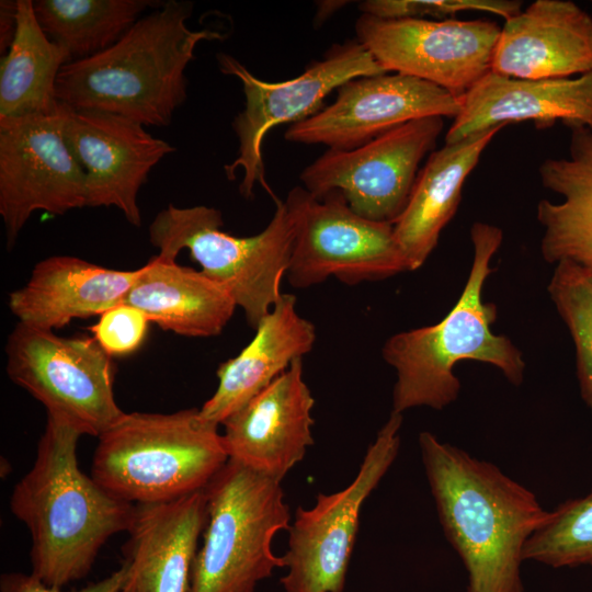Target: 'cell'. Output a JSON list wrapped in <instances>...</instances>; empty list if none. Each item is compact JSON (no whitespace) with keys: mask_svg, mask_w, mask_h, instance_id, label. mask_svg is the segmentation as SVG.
Listing matches in <instances>:
<instances>
[{"mask_svg":"<svg viewBox=\"0 0 592 592\" xmlns=\"http://www.w3.org/2000/svg\"><path fill=\"white\" fill-rule=\"evenodd\" d=\"M150 320L138 308L122 303L100 315L90 330L111 356L135 352L144 342Z\"/></svg>","mask_w":592,"mask_h":592,"instance_id":"31","label":"cell"},{"mask_svg":"<svg viewBox=\"0 0 592 592\" xmlns=\"http://www.w3.org/2000/svg\"><path fill=\"white\" fill-rule=\"evenodd\" d=\"M61 114L66 141L84 174L86 207L114 206L139 227L138 192L172 145L123 116L65 104Z\"/></svg>","mask_w":592,"mask_h":592,"instance_id":"16","label":"cell"},{"mask_svg":"<svg viewBox=\"0 0 592 592\" xmlns=\"http://www.w3.org/2000/svg\"><path fill=\"white\" fill-rule=\"evenodd\" d=\"M592 70V16L570 0H536L505 20L490 71L513 79H560Z\"/></svg>","mask_w":592,"mask_h":592,"instance_id":"19","label":"cell"},{"mask_svg":"<svg viewBox=\"0 0 592 592\" xmlns=\"http://www.w3.org/2000/svg\"><path fill=\"white\" fill-rule=\"evenodd\" d=\"M362 14L380 19H436L464 11L488 12L508 20L522 11L515 0H366L360 3Z\"/></svg>","mask_w":592,"mask_h":592,"instance_id":"30","label":"cell"},{"mask_svg":"<svg viewBox=\"0 0 592 592\" xmlns=\"http://www.w3.org/2000/svg\"><path fill=\"white\" fill-rule=\"evenodd\" d=\"M532 121L546 128L566 126L592 130V70L578 78L513 79L488 72L462 96L458 115L445 135L455 143L481 130Z\"/></svg>","mask_w":592,"mask_h":592,"instance_id":"20","label":"cell"},{"mask_svg":"<svg viewBox=\"0 0 592 592\" xmlns=\"http://www.w3.org/2000/svg\"><path fill=\"white\" fill-rule=\"evenodd\" d=\"M314 406L297 358L223 422L229 458L281 482L314 445Z\"/></svg>","mask_w":592,"mask_h":592,"instance_id":"17","label":"cell"},{"mask_svg":"<svg viewBox=\"0 0 592 592\" xmlns=\"http://www.w3.org/2000/svg\"><path fill=\"white\" fill-rule=\"evenodd\" d=\"M494 126L432 151L420 169L409 202L392 224L408 271L420 269L457 212L463 185L493 137Z\"/></svg>","mask_w":592,"mask_h":592,"instance_id":"23","label":"cell"},{"mask_svg":"<svg viewBox=\"0 0 592 592\" xmlns=\"http://www.w3.org/2000/svg\"><path fill=\"white\" fill-rule=\"evenodd\" d=\"M68 62V52L41 29L33 1L18 0L16 33L1 58L0 118L55 113L57 77Z\"/></svg>","mask_w":592,"mask_h":592,"instance_id":"26","label":"cell"},{"mask_svg":"<svg viewBox=\"0 0 592 592\" xmlns=\"http://www.w3.org/2000/svg\"><path fill=\"white\" fill-rule=\"evenodd\" d=\"M124 303L163 330L185 337L219 334L237 307L230 294L202 271L158 255L140 267Z\"/></svg>","mask_w":592,"mask_h":592,"instance_id":"25","label":"cell"},{"mask_svg":"<svg viewBox=\"0 0 592 592\" xmlns=\"http://www.w3.org/2000/svg\"><path fill=\"white\" fill-rule=\"evenodd\" d=\"M401 424L402 413L391 411L353 481L340 491L319 493L312 508L296 510L282 556L284 592H343L362 505L398 455Z\"/></svg>","mask_w":592,"mask_h":592,"instance_id":"11","label":"cell"},{"mask_svg":"<svg viewBox=\"0 0 592 592\" xmlns=\"http://www.w3.org/2000/svg\"><path fill=\"white\" fill-rule=\"evenodd\" d=\"M191 13L190 2H162L107 49L66 64L57 77L58 102L144 126H168L186 98L185 69L197 44L225 37L189 29Z\"/></svg>","mask_w":592,"mask_h":592,"instance_id":"3","label":"cell"},{"mask_svg":"<svg viewBox=\"0 0 592 592\" xmlns=\"http://www.w3.org/2000/svg\"><path fill=\"white\" fill-rule=\"evenodd\" d=\"M547 291L572 338L581 397L592 412V270L560 261Z\"/></svg>","mask_w":592,"mask_h":592,"instance_id":"29","label":"cell"},{"mask_svg":"<svg viewBox=\"0 0 592 592\" xmlns=\"http://www.w3.org/2000/svg\"><path fill=\"white\" fill-rule=\"evenodd\" d=\"M329 106L292 124L285 139L349 150L408 122L455 118L462 98L431 82L396 72L360 77L343 83Z\"/></svg>","mask_w":592,"mask_h":592,"instance_id":"15","label":"cell"},{"mask_svg":"<svg viewBox=\"0 0 592 592\" xmlns=\"http://www.w3.org/2000/svg\"><path fill=\"white\" fill-rule=\"evenodd\" d=\"M139 272L140 267L113 270L70 255L49 257L9 295V308L20 323L53 331L124 303Z\"/></svg>","mask_w":592,"mask_h":592,"instance_id":"21","label":"cell"},{"mask_svg":"<svg viewBox=\"0 0 592 592\" xmlns=\"http://www.w3.org/2000/svg\"><path fill=\"white\" fill-rule=\"evenodd\" d=\"M206 521L205 489L168 502L136 504L122 548L123 592H191Z\"/></svg>","mask_w":592,"mask_h":592,"instance_id":"18","label":"cell"},{"mask_svg":"<svg viewBox=\"0 0 592 592\" xmlns=\"http://www.w3.org/2000/svg\"><path fill=\"white\" fill-rule=\"evenodd\" d=\"M267 226L250 237L221 231V213L208 206L170 204L149 226V239L159 258L175 261L187 249L201 271L223 286L243 309L251 328L282 297L281 281L287 273L295 238L292 216L281 200Z\"/></svg>","mask_w":592,"mask_h":592,"instance_id":"6","label":"cell"},{"mask_svg":"<svg viewBox=\"0 0 592 592\" xmlns=\"http://www.w3.org/2000/svg\"><path fill=\"white\" fill-rule=\"evenodd\" d=\"M356 39L387 72L411 76L462 98L490 72L501 26L489 20L380 19L362 14Z\"/></svg>","mask_w":592,"mask_h":592,"instance_id":"13","label":"cell"},{"mask_svg":"<svg viewBox=\"0 0 592 592\" xmlns=\"http://www.w3.org/2000/svg\"><path fill=\"white\" fill-rule=\"evenodd\" d=\"M5 353L9 378L82 435L99 437L124 415L112 356L94 338L59 337L19 322Z\"/></svg>","mask_w":592,"mask_h":592,"instance_id":"8","label":"cell"},{"mask_svg":"<svg viewBox=\"0 0 592 592\" xmlns=\"http://www.w3.org/2000/svg\"><path fill=\"white\" fill-rule=\"evenodd\" d=\"M470 240L471 267L453 308L437 323L398 332L383 345V358L397 374L394 412L417 407L442 410L456 401L460 382L454 367L464 360L494 366L514 386L524 379L526 364L521 351L508 337L492 332L497 307L482 299L503 232L492 224L476 221Z\"/></svg>","mask_w":592,"mask_h":592,"instance_id":"4","label":"cell"},{"mask_svg":"<svg viewBox=\"0 0 592 592\" xmlns=\"http://www.w3.org/2000/svg\"><path fill=\"white\" fill-rule=\"evenodd\" d=\"M207 521L191 592H254L285 567L272 549L291 525L281 482L230 459L205 488Z\"/></svg>","mask_w":592,"mask_h":592,"instance_id":"7","label":"cell"},{"mask_svg":"<svg viewBox=\"0 0 592 592\" xmlns=\"http://www.w3.org/2000/svg\"><path fill=\"white\" fill-rule=\"evenodd\" d=\"M523 557L551 568L592 567V490L549 511Z\"/></svg>","mask_w":592,"mask_h":592,"instance_id":"28","label":"cell"},{"mask_svg":"<svg viewBox=\"0 0 592 592\" xmlns=\"http://www.w3.org/2000/svg\"><path fill=\"white\" fill-rule=\"evenodd\" d=\"M418 442L444 535L468 574L465 592H524L525 544L549 510L494 464L428 431Z\"/></svg>","mask_w":592,"mask_h":592,"instance_id":"1","label":"cell"},{"mask_svg":"<svg viewBox=\"0 0 592 592\" xmlns=\"http://www.w3.org/2000/svg\"><path fill=\"white\" fill-rule=\"evenodd\" d=\"M81 436L47 414L34 464L10 497L11 512L31 536V573L57 589L89 574L103 545L127 532L136 509L80 469Z\"/></svg>","mask_w":592,"mask_h":592,"instance_id":"2","label":"cell"},{"mask_svg":"<svg viewBox=\"0 0 592 592\" xmlns=\"http://www.w3.org/2000/svg\"><path fill=\"white\" fill-rule=\"evenodd\" d=\"M98 439L91 476L134 504L168 502L204 490L229 460L218 425L196 408L125 412Z\"/></svg>","mask_w":592,"mask_h":592,"instance_id":"5","label":"cell"},{"mask_svg":"<svg viewBox=\"0 0 592 592\" xmlns=\"http://www.w3.org/2000/svg\"><path fill=\"white\" fill-rule=\"evenodd\" d=\"M152 3L149 0H36L33 8L46 36L65 48L75 61L115 44Z\"/></svg>","mask_w":592,"mask_h":592,"instance_id":"27","label":"cell"},{"mask_svg":"<svg viewBox=\"0 0 592 592\" xmlns=\"http://www.w3.org/2000/svg\"><path fill=\"white\" fill-rule=\"evenodd\" d=\"M18 27V0L0 2V50L5 54L10 48Z\"/></svg>","mask_w":592,"mask_h":592,"instance_id":"33","label":"cell"},{"mask_svg":"<svg viewBox=\"0 0 592 592\" xmlns=\"http://www.w3.org/2000/svg\"><path fill=\"white\" fill-rule=\"evenodd\" d=\"M315 326L296 309V297L282 294L263 318L250 343L217 368L218 386L200 408L217 425L248 403L297 358L311 351Z\"/></svg>","mask_w":592,"mask_h":592,"instance_id":"22","label":"cell"},{"mask_svg":"<svg viewBox=\"0 0 592 592\" xmlns=\"http://www.w3.org/2000/svg\"><path fill=\"white\" fill-rule=\"evenodd\" d=\"M223 73L237 77L243 87L246 107L232 121L239 140L237 158L225 166L229 180L238 169L243 178L239 185L244 198L253 197L260 183L276 203L265 180L262 144L266 133L283 123H298L321 111L323 100L349 80L386 73L371 53L357 41L333 45L321 60L311 62L303 73L282 82H267L254 77L236 58L217 56Z\"/></svg>","mask_w":592,"mask_h":592,"instance_id":"10","label":"cell"},{"mask_svg":"<svg viewBox=\"0 0 592 592\" xmlns=\"http://www.w3.org/2000/svg\"><path fill=\"white\" fill-rule=\"evenodd\" d=\"M443 128L444 117L429 116L353 149H329L303 170L300 180L316 197L338 191L360 216L394 224L409 202L420 162Z\"/></svg>","mask_w":592,"mask_h":592,"instance_id":"12","label":"cell"},{"mask_svg":"<svg viewBox=\"0 0 592 592\" xmlns=\"http://www.w3.org/2000/svg\"><path fill=\"white\" fill-rule=\"evenodd\" d=\"M284 203L295 229L287 271L293 287L307 288L330 276L355 285L408 271L394 225L360 216L340 192L319 198L295 186Z\"/></svg>","mask_w":592,"mask_h":592,"instance_id":"9","label":"cell"},{"mask_svg":"<svg viewBox=\"0 0 592 592\" xmlns=\"http://www.w3.org/2000/svg\"><path fill=\"white\" fill-rule=\"evenodd\" d=\"M569 128V157L546 159L538 168L543 186L562 196L560 203L537 204L540 253L548 263L571 261L592 270V130Z\"/></svg>","mask_w":592,"mask_h":592,"instance_id":"24","label":"cell"},{"mask_svg":"<svg viewBox=\"0 0 592 592\" xmlns=\"http://www.w3.org/2000/svg\"><path fill=\"white\" fill-rule=\"evenodd\" d=\"M124 569L121 566L102 580L69 592H123ZM0 592H66L43 583L32 573L5 572L0 577Z\"/></svg>","mask_w":592,"mask_h":592,"instance_id":"32","label":"cell"},{"mask_svg":"<svg viewBox=\"0 0 592 592\" xmlns=\"http://www.w3.org/2000/svg\"><path fill=\"white\" fill-rule=\"evenodd\" d=\"M86 207L84 174L62 130L61 104L48 115L0 118V215L8 246L36 210Z\"/></svg>","mask_w":592,"mask_h":592,"instance_id":"14","label":"cell"}]
</instances>
